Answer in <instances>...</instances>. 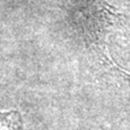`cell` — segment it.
Wrapping results in <instances>:
<instances>
[{
    "instance_id": "1",
    "label": "cell",
    "mask_w": 130,
    "mask_h": 130,
    "mask_svg": "<svg viewBox=\"0 0 130 130\" xmlns=\"http://www.w3.org/2000/svg\"><path fill=\"white\" fill-rule=\"evenodd\" d=\"M0 130H23V118L18 111L0 112Z\"/></svg>"
}]
</instances>
